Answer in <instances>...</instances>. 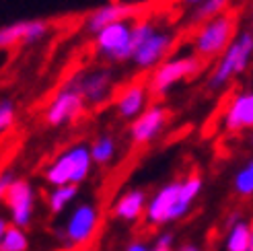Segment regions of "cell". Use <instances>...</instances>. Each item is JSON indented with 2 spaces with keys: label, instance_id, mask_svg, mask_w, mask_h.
Listing matches in <instances>:
<instances>
[{
  "label": "cell",
  "instance_id": "6da1fadb",
  "mask_svg": "<svg viewBox=\"0 0 253 251\" xmlns=\"http://www.w3.org/2000/svg\"><path fill=\"white\" fill-rule=\"evenodd\" d=\"M93 155H91V144L77 142L68 146L49 163L43 169V179L47 185L58 187V185H81L88 179L93 171Z\"/></svg>",
  "mask_w": 253,
  "mask_h": 251
},
{
  "label": "cell",
  "instance_id": "7a4b0ae2",
  "mask_svg": "<svg viewBox=\"0 0 253 251\" xmlns=\"http://www.w3.org/2000/svg\"><path fill=\"white\" fill-rule=\"evenodd\" d=\"M253 60V31H239L226 52L216 60L206 79L208 91H220L235 77L243 74Z\"/></svg>",
  "mask_w": 253,
  "mask_h": 251
},
{
  "label": "cell",
  "instance_id": "3957f363",
  "mask_svg": "<svg viewBox=\"0 0 253 251\" xmlns=\"http://www.w3.org/2000/svg\"><path fill=\"white\" fill-rule=\"evenodd\" d=\"M237 37V17L233 12H222L206 23H202L192 37V49L202 60L220 58L226 47L233 43Z\"/></svg>",
  "mask_w": 253,
  "mask_h": 251
},
{
  "label": "cell",
  "instance_id": "277c9868",
  "mask_svg": "<svg viewBox=\"0 0 253 251\" xmlns=\"http://www.w3.org/2000/svg\"><path fill=\"white\" fill-rule=\"evenodd\" d=\"M202 64H204V60L198 58L194 52L167 58L150 72L148 83H146L150 95H157V97L167 95L175 84H179L187 79H194L196 74H200Z\"/></svg>",
  "mask_w": 253,
  "mask_h": 251
},
{
  "label": "cell",
  "instance_id": "5b68a950",
  "mask_svg": "<svg viewBox=\"0 0 253 251\" xmlns=\"http://www.w3.org/2000/svg\"><path fill=\"white\" fill-rule=\"evenodd\" d=\"M99 208L91 200H83L72 206L62 227L56 229V239L66 247H81L95 237L99 227Z\"/></svg>",
  "mask_w": 253,
  "mask_h": 251
},
{
  "label": "cell",
  "instance_id": "8992f818",
  "mask_svg": "<svg viewBox=\"0 0 253 251\" xmlns=\"http://www.w3.org/2000/svg\"><path fill=\"white\" fill-rule=\"evenodd\" d=\"M134 21H120L107 25L95 35V52L107 62H128L134 56L132 49Z\"/></svg>",
  "mask_w": 253,
  "mask_h": 251
},
{
  "label": "cell",
  "instance_id": "52a82bcc",
  "mask_svg": "<svg viewBox=\"0 0 253 251\" xmlns=\"http://www.w3.org/2000/svg\"><path fill=\"white\" fill-rule=\"evenodd\" d=\"M35 187L27 179L17 177L15 183L8 187V192L2 196V202L8 210V220L23 229L31 227L35 216Z\"/></svg>",
  "mask_w": 253,
  "mask_h": 251
},
{
  "label": "cell",
  "instance_id": "ba28073f",
  "mask_svg": "<svg viewBox=\"0 0 253 251\" xmlns=\"http://www.w3.org/2000/svg\"><path fill=\"white\" fill-rule=\"evenodd\" d=\"M68 83L83 95L86 105L99 107V105H103L107 99L111 97V91H113V72L109 68H91V70L74 74Z\"/></svg>",
  "mask_w": 253,
  "mask_h": 251
},
{
  "label": "cell",
  "instance_id": "9c48e42d",
  "mask_svg": "<svg viewBox=\"0 0 253 251\" xmlns=\"http://www.w3.org/2000/svg\"><path fill=\"white\" fill-rule=\"evenodd\" d=\"M86 101L83 99V95L74 89L70 83H66L62 89L52 97V101L45 107V124L58 128V126L70 124L77 118H81L84 114Z\"/></svg>",
  "mask_w": 253,
  "mask_h": 251
},
{
  "label": "cell",
  "instance_id": "30bf717a",
  "mask_svg": "<svg viewBox=\"0 0 253 251\" xmlns=\"http://www.w3.org/2000/svg\"><path fill=\"white\" fill-rule=\"evenodd\" d=\"M169 124V109L165 105H150L128 126L130 142L136 146L150 144Z\"/></svg>",
  "mask_w": 253,
  "mask_h": 251
},
{
  "label": "cell",
  "instance_id": "8fae6325",
  "mask_svg": "<svg viewBox=\"0 0 253 251\" xmlns=\"http://www.w3.org/2000/svg\"><path fill=\"white\" fill-rule=\"evenodd\" d=\"M175 45V33L169 29H157L148 40L136 49L132 62L138 70H155L161 62H165Z\"/></svg>",
  "mask_w": 253,
  "mask_h": 251
},
{
  "label": "cell",
  "instance_id": "7c38bea8",
  "mask_svg": "<svg viewBox=\"0 0 253 251\" xmlns=\"http://www.w3.org/2000/svg\"><path fill=\"white\" fill-rule=\"evenodd\" d=\"M179 192H181V179H171L148 198V206L144 214L148 227H163V224L171 222V212L177 204V200H179Z\"/></svg>",
  "mask_w": 253,
  "mask_h": 251
},
{
  "label": "cell",
  "instance_id": "4fadbf2b",
  "mask_svg": "<svg viewBox=\"0 0 253 251\" xmlns=\"http://www.w3.org/2000/svg\"><path fill=\"white\" fill-rule=\"evenodd\" d=\"M49 25L45 21H15L0 29V47L10 49L17 45H31L45 40Z\"/></svg>",
  "mask_w": 253,
  "mask_h": 251
},
{
  "label": "cell",
  "instance_id": "5bb4252c",
  "mask_svg": "<svg viewBox=\"0 0 253 251\" xmlns=\"http://www.w3.org/2000/svg\"><path fill=\"white\" fill-rule=\"evenodd\" d=\"M222 128L229 134L253 130V91L237 93L222 116Z\"/></svg>",
  "mask_w": 253,
  "mask_h": 251
},
{
  "label": "cell",
  "instance_id": "9a60e30c",
  "mask_svg": "<svg viewBox=\"0 0 253 251\" xmlns=\"http://www.w3.org/2000/svg\"><path fill=\"white\" fill-rule=\"evenodd\" d=\"M138 15V8L128 2H107L95 10L88 12L84 21V31L97 35L101 29H105L107 25L120 23V21H134Z\"/></svg>",
  "mask_w": 253,
  "mask_h": 251
},
{
  "label": "cell",
  "instance_id": "2e32d148",
  "mask_svg": "<svg viewBox=\"0 0 253 251\" xmlns=\"http://www.w3.org/2000/svg\"><path fill=\"white\" fill-rule=\"evenodd\" d=\"M148 97H150L148 84L132 83L128 86H124L116 97V105H113L118 118L124 122H134L148 107Z\"/></svg>",
  "mask_w": 253,
  "mask_h": 251
},
{
  "label": "cell",
  "instance_id": "e0dca14e",
  "mask_svg": "<svg viewBox=\"0 0 253 251\" xmlns=\"http://www.w3.org/2000/svg\"><path fill=\"white\" fill-rule=\"evenodd\" d=\"M146 206H148V196L140 187H132L126 190L111 206V214L116 220L126 222V224H134L146 214Z\"/></svg>",
  "mask_w": 253,
  "mask_h": 251
},
{
  "label": "cell",
  "instance_id": "ac0fdd59",
  "mask_svg": "<svg viewBox=\"0 0 253 251\" xmlns=\"http://www.w3.org/2000/svg\"><path fill=\"white\" fill-rule=\"evenodd\" d=\"M202 190H204V179H202L200 173H189L187 177L181 179V192H179V200H177V204L171 212V222H177L189 214V210H192L194 202L200 198Z\"/></svg>",
  "mask_w": 253,
  "mask_h": 251
},
{
  "label": "cell",
  "instance_id": "d6986e66",
  "mask_svg": "<svg viewBox=\"0 0 253 251\" xmlns=\"http://www.w3.org/2000/svg\"><path fill=\"white\" fill-rule=\"evenodd\" d=\"M79 194H81V185H74V183L52 187V190L47 192V196H45L47 212L52 216H60L62 212H66L70 208V204L79 198Z\"/></svg>",
  "mask_w": 253,
  "mask_h": 251
},
{
  "label": "cell",
  "instance_id": "ffe728a7",
  "mask_svg": "<svg viewBox=\"0 0 253 251\" xmlns=\"http://www.w3.org/2000/svg\"><path fill=\"white\" fill-rule=\"evenodd\" d=\"M249 247H251V222L243 218L229 222L222 251H249Z\"/></svg>",
  "mask_w": 253,
  "mask_h": 251
},
{
  "label": "cell",
  "instance_id": "44dd1931",
  "mask_svg": "<svg viewBox=\"0 0 253 251\" xmlns=\"http://www.w3.org/2000/svg\"><path fill=\"white\" fill-rule=\"evenodd\" d=\"M91 155L97 167H107L118 157V142L109 134H101L91 142Z\"/></svg>",
  "mask_w": 253,
  "mask_h": 251
},
{
  "label": "cell",
  "instance_id": "7402d4cb",
  "mask_svg": "<svg viewBox=\"0 0 253 251\" xmlns=\"http://www.w3.org/2000/svg\"><path fill=\"white\" fill-rule=\"evenodd\" d=\"M29 249V237L27 231L17 224H8L4 233H0V251H27Z\"/></svg>",
  "mask_w": 253,
  "mask_h": 251
},
{
  "label": "cell",
  "instance_id": "603a6c76",
  "mask_svg": "<svg viewBox=\"0 0 253 251\" xmlns=\"http://www.w3.org/2000/svg\"><path fill=\"white\" fill-rule=\"evenodd\" d=\"M233 192L239 198H253V157L247 159L241 167L237 169L233 177Z\"/></svg>",
  "mask_w": 253,
  "mask_h": 251
},
{
  "label": "cell",
  "instance_id": "cb8c5ba5",
  "mask_svg": "<svg viewBox=\"0 0 253 251\" xmlns=\"http://www.w3.org/2000/svg\"><path fill=\"white\" fill-rule=\"evenodd\" d=\"M229 2L231 0H204L202 4L196 6L194 15H192V23H206L214 17L222 15V12H226V8H229Z\"/></svg>",
  "mask_w": 253,
  "mask_h": 251
},
{
  "label": "cell",
  "instance_id": "d4e9b609",
  "mask_svg": "<svg viewBox=\"0 0 253 251\" xmlns=\"http://www.w3.org/2000/svg\"><path fill=\"white\" fill-rule=\"evenodd\" d=\"M15 120H17L15 103H12L10 99H2V101H0V132L6 134L12 126H15Z\"/></svg>",
  "mask_w": 253,
  "mask_h": 251
},
{
  "label": "cell",
  "instance_id": "484cf974",
  "mask_svg": "<svg viewBox=\"0 0 253 251\" xmlns=\"http://www.w3.org/2000/svg\"><path fill=\"white\" fill-rule=\"evenodd\" d=\"M153 251H175V235L173 233H161L153 243Z\"/></svg>",
  "mask_w": 253,
  "mask_h": 251
},
{
  "label": "cell",
  "instance_id": "4316f807",
  "mask_svg": "<svg viewBox=\"0 0 253 251\" xmlns=\"http://www.w3.org/2000/svg\"><path fill=\"white\" fill-rule=\"evenodd\" d=\"M15 175H12L10 171H6V173H2V175H0V198H2L6 192H8V187L12 185V183H15Z\"/></svg>",
  "mask_w": 253,
  "mask_h": 251
},
{
  "label": "cell",
  "instance_id": "83f0119b",
  "mask_svg": "<svg viewBox=\"0 0 253 251\" xmlns=\"http://www.w3.org/2000/svg\"><path fill=\"white\" fill-rule=\"evenodd\" d=\"M124 251H153V245H148L142 239H134V241H130L128 245H126Z\"/></svg>",
  "mask_w": 253,
  "mask_h": 251
},
{
  "label": "cell",
  "instance_id": "f1b7e54d",
  "mask_svg": "<svg viewBox=\"0 0 253 251\" xmlns=\"http://www.w3.org/2000/svg\"><path fill=\"white\" fill-rule=\"evenodd\" d=\"M175 251H202V247H198L196 243H181L179 247H175Z\"/></svg>",
  "mask_w": 253,
  "mask_h": 251
},
{
  "label": "cell",
  "instance_id": "f546056e",
  "mask_svg": "<svg viewBox=\"0 0 253 251\" xmlns=\"http://www.w3.org/2000/svg\"><path fill=\"white\" fill-rule=\"evenodd\" d=\"M183 4H192V6H198V4H202L204 0H181Z\"/></svg>",
  "mask_w": 253,
  "mask_h": 251
},
{
  "label": "cell",
  "instance_id": "4dcf8cb0",
  "mask_svg": "<svg viewBox=\"0 0 253 251\" xmlns=\"http://www.w3.org/2000/svg\"><path fill=\"white\" fill-rule=\"evenodd\" d=\"M249 251H253V220H251V247H249Z\"/></svg>",
  "mask_w": 253,
  "mask_h": 251
},
{
  "label": "cell",
  "instance_id": "1f68e13d",
  "mask_svg": "<svg viewBox=\"0 0 253 251\" xmlns=\"http://www.w3.org/2000/svg\"><path fill=\"white\" fill-rule=\"evenodd\" d=\"M249 144H251V146H253V134H251V136H249Z\"/></svg>",
  "mask_w": 253,
  "mask_h": 251
},
{
  "label": "cell",
  "instance_id": "d6a6232c",
  "mask_svg": "<svg viewBox=\"0 0 253 251\" xmlns=\"http://www.w3.org/2000/svg\"><path fill=\"white\" fill-rule=\"evenodd\" d=\"M251 31H253V15H251Z\"/></svg>",
  "mask_w": 253,
  "mask_h": 251
}]
</instances>
